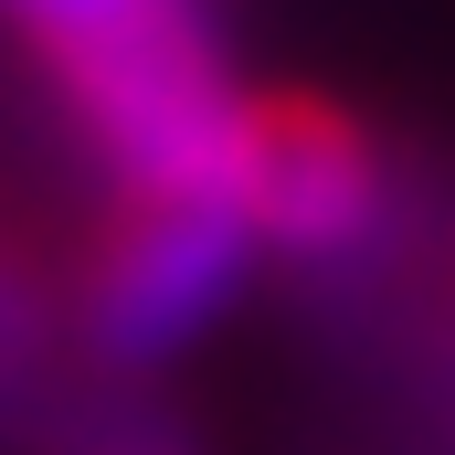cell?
Wrapping results in <instances>:
<instances>
[{
  "instance_id": "3957f363",
  "label": "cell",
  "mask_w": 455,
  "mask_h": 455,
  "mask_svg": "<svg viewBox=\"0 0 455 455\" xmlns=\"http://www.w3.org/2000/svg\"><path fill=\"white\" fill-rule=\"evenodd\" d=\"M254 233L233 202H116L96 243V329L116 349H159L212 318Z\"/></svg>"
},
{
  "instance_id": "6da1fadb",
  "label": "cell",
  "mask_w": 455,
  "mask_h": 455,
  "mask_svg": "<svg viewBox=\"0 0 455 455\" xmlns=\"http://www.w3.org/2000/svg\"><path fill=\"white\" fill-rule=\"evenodd\" d=\"M21 53L43 64L75 138L107 159L116 202H233L243 212L233 180H243L254 85L223 64L212 21L64 0V11H21Z\"/></svg>"
},
{
  "instance_id": "7a4b0ae2",
  "label": "cell",
  "mask_w": 455,
  "mask_h": 455,
  "mask_svg": "<svg viewBox=\"0 0 455 455\" xmlns=\"http://www.w3.org/2000/svg\"><path fill=\"white\" fill-rule=\"evenodd\" d=\"M243 233L254 254H297V265H329V254H360L371 223H381V148L371 127L339 107V96H307V85H254V116H243Z\"/></svg>"
},
{
  "instance_id": "277c9868",
  "label": "cell",
  "mask_w": 455,
  "mask_h": 455,
  "mask_svg": "<svg viewBox=\"0 0 455 455\" xmlns=\"http://www.w3.org/2000/svg\"><path fill=\"white\" fill-rule=\"evenodd\" d=\"M138 455H148V445H138Z\"/></svg>"
}]
</instances>
